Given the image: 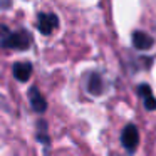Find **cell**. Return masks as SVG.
Returning a JSON list of instances; mask_svg holds the SVG:
<instances>
[{"label":"cell","mask_w":156,"mask_h":156,"mask_svg":"<svg viewBox=\"0 0 156 156\" xmlns=\"http://www.w3.org/2000/svg\"><path fill=\"white\" fill-rule=\"evenodd\" d=\"M30 35L27 30H17V32H10L5 39L0 41L2 47L7 49H15V51H27L30 47Z\"/></svg>","instance_id":"6da1fadb"},{"label":"cell","mask_w":156,"mask_h":156,"mask_svg":"<svg viewBox=\"0 0 156 156\" xmlns=\"http://www.w3.org/2000/svg\"><path fill=\"white\" fill-rule=\"evenodd\" d=\"M121 144H122V148L128 149V151H134L136 146L139 144V133H138V129H136L134 124H128L122 129Z\"/></svg>","instance_id":"7a4b0ae2"},{"label":"cell","mask_w":156,"mask_h":156,"mask_svg":"<svg viewBox=\"0 0 156 156\" xmlns=\"http://www.w3.org/2000/svg\"><path fill=\"white\" fill-rule=\"evenodd\" d=\"M59 19L55 14H39L37 17V29L41 30V34L51 35L52 32L57 29Z\"/></svg>","instance_id":"3957f363"},{"label":"cell","mask_w":156,"mask_h":156,"mask_svg":"<svg viewBox=\"0 0 156 156\" xmlns=\"http://www.w3.org/2000/svg\"><path fill=\"white\" fill-rule=\"evenodd\" d=\"M12 71H14V77L17 79V81L27 82L29 79H30V76H32L34 67H32L30 62H15Z\"/></svg>","instance_id":"277c9868"},{"label":"cell","mask_w":156,"mask_h":156,"mask_svg":"<svg viewBox=\"0 0 156 156\" xmlns=\"http://www.w3.org/2000/svg\"><path fill=\"white\" fill-rule=\"evenodd\" d=\"M29 99H30V106L35 112H44L47 109V102H45V99L42 98V94L39 92V89L35 86L29 89Z\"/></svg>","instance_id":"5b68a950"},{"label":"cell","mask_w":156,"mask_h":156,"mask_svg":"<svg viewBox=\"0 0 156 156\" xmlns=\"http://www.w3.org/2000/svg\"><path fill=\"white\" fill-rule=\"evenodd\" d=\"M154 41H153L151 35H148L146 32H134L133 34V45H134L138 51H148L153 47Z\"/></svg>","instance_id":"8992f818"},{"label":"cell","mask_w":156,"mask_h":156,"mask_svg":"<svg viewBox=\"0 0 156 156\" xmlns=\"http://www.w3.org/2000/svg\"><path fill=\"white\" fill-rule=\"evenodd\" d=\"M87 91L91 92L92 96H99L102 94V79L99 74H96V72H92L91 76H89V81H87Z\"/></svg>","instance_id":"52a82bcc"},{"label":"cell","mask_w":156,"mask_h":156,"mask_svg":"<svg viewBox=\"0 0 156 156\" xmlns=\"http://www.w3.org/2000/svg\"><path fill=\"white\" fill-rule=\"evenodd\" d=\"M143 102H144V108L148 109V111H154L156 109V98H153L151 94H146L144 98H143Z\"/></svg>","instance_id":"ba28073f"},{"label":"cell","mask_w":156,"mask_h":156,"mask_svg":"<svg viewBox=\"0 0 156 156\" xmlns=\"http://www.w3.org/2000/svg\"><path fill=\"white\" fill-rule=\"evenodd\" d=\"M37 139L42 143V144H51V138H49V136L45 134V129H39Z\"/></svg>","instance_id":"9c48e42d"},{"label":"cell","mask_w":156,"mask_h":156,"mask_svg":"<svg viewBox=\"0 0 156 156\" xmlns=\"http://www.w3.org/2000/svg\"><path fill=\"white\" fill-rule=\"evenodd\" d=\"M138 92H139L141 96H146V94H151V89H149L148 84H141V86L138 87Z\"/></svg>","instance_id":"30bf717a"},{"label":"cell","mask_w":156,"mask_h":156,"mask_svg":"<svg viewBox=\"0 0 156 156\" xmlns=\"http://www.w3.org/2000/svg\"><path fill=\"white\" fill-rule=\"evenodd\" d=\"M9 34H10V30H9L7 25H2V24H0V39H5Z\"/></svg>","instance_id":"8fae6325"},{"label":"cell","mask_w":156,"mask_h":156,"mask_svg":"<svg viewBox=\"0 0 156 156\" xmlns=\"http://www.w3.org/2000/svg\"><path fill=\"white\" fill-rule=\"evenodd\" d=\"M12 5V0H0V9H9Z\"/></svg>","instance_id":"7c38bea8"}]
</instances>
